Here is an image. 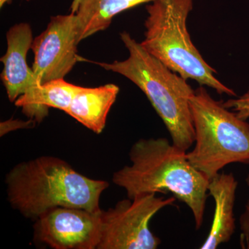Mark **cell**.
I'll list each match as a JSON object with an SVG mask.
<instances>
[{
    "label": "cell",
    "instance_id": "1",
    "mask_svg": "<svg viewBox=\"0 0 249 249\" xmlns=\"http://www.w3.org/2000/svg\"><path fill=\"white\" fill-rule=\"evenodd\" d=\"M132 165L114 173L113 183L127 198L143 193H171L191 209L199 230L204 222L210 179L190 163L187 151L165 138L140 139L129 153Z\"/></svg>",
    "mask_w": 249,
    "mask_h": 249
},
{
    "label": "cell",
    "instance_id": "2",
    "mask_svg": "<svg viewBox=\"0 0 249 249\" xmlns=\"http://www.w3.org/2000/svg\"><path fill=\"white\" fill-rule=\"evenodd\" d=\"M7 196L14 209L37 219L58 207L101 213L100 197L109 183L82 175L57 157H37L18 163L6 175Z\"/></svg>",
    "mask_w": 249,
    "mask_h": 249
},
{
    "label": "cell",
    "instance_id": "3",
    "mask_svg": "<svg viewBox=\"0 0 249 249\" xmlns=\"http://www.w3.org/2000/svg\"><path fill=\"white\" fill-rule=\"evenodd\" d=\"M120 36L128 50V58L111 63H95L139 87L163 121L174 145L188 151L196 140L190 104L195 90L187 80L147 52L128 33L124 31Z\"/></svg>",
    "mask_w": 249,
    "mask_h": 249
},
{
    "label": "cell",
    "instance_id": "4",
    "mask_svg": "<svg viewBox=\"0 0 249 249\" xmlns=\"http://www.w3.org/2000/svg\"><path fill=\"white\" fill-rule=\"evenodd\" d=\"M193 0H156L146 7L143 48L163 65L184 78L194 80L219 94L236 96L235 91L214 76L215 70L192 42L187 19Z\"/></svg>",
    "mask_w": 249,
    "mask_h": 249
},
{
    "label": "cell",
    "instance_id": "5",
    "mask_svg": "<svg viewBox=\"0 0 249 249\" xmlns=\"http://www.w3.org/2000/svg\"><path fill=\"white\" fill-rule=\"evenodd\" d=\"M195 146L187 157L210 180L231 163L249 164V124L215 101L204 87L190 100Z\"/></svg>",
    "mask_w": 249,
    "mask_h": 249
},
{
    "label": "cell",
    "instance_id": "6",
    "mask_svg": "<svg viewBox=\"0 0 249 249\" xmlns=\"http://www.w3.org/2000/svg\"><path fill=\"white\" fill-rule=\"evenodd\" d=\"M176 198L159 197L143 193L119 201L101 211V239L97 249H155L160 241L150 231V220L163 208L175 204Z\"/></svg>",
    "mask_w": 249,
    "mask_h": 249
},
{
    "label": "cell",
    "instance_id": "7",
    "mask_svg": "<svg viewBox=\"0 0 249 249\" xmlns=\"http://www.w3.org/2000/svg\"><path fill=\"white\" fill-rule=\"evenodd\" d=\"M76 15L51 18L45 31L33 41L32 70L38 85L63 79L80 60L77 54Z\"/></svg>",
    "mask_w": 249,
    "mask_h": 249
},
{
    "label": "cell",
    "instance_id": "8",
    "mask_svg": "<svg viewBox=\"0 0 249 249\" xmlns=\"http://www.w3.org/2000/svg\"><path fill=\"white\" fill-rule=\"evenodd\" d=\"M101 213L58 207L36 219L34 237L54 249H97L101 239Z\"/></svg>",
    "mask_w": 249,
    "mask_h": 249
},
{
    "label": "cell",
    "instance_id": "9",
    "mask_svg": "<svg viewBox=\"0 0 249 249\" xmlns=\"http://www.w3.org/2000/svg\"><path fill=\"white\" fill-rule=\"evenodd\" d=\"M7 49L1 58L4 65L1 78L11 102L37 86L32 69L27 64L28 52L31 49L33 32L28 23H19L6 34Z\"/></svg>",
    "mask_w": 249,
    "mask_h": 249
},
{
    "label": "cell",
    "instance_id": "10",
    "mask_svg": "<svg viewBox=\"0 0 249 249\" xmlns=\"http://www.w3.org/2000/svg\"><path fill=\"white\" fill-rule=\"evenodd\" d=\"M237 186L232 173H219L210 180L208 192L215 208L211 231L201 249H215L231 239L236 227L233 210Z\"/></svg>",
    "mask_w": 249,
    "mask_h": 249
},
{
    "label": "cell",
    "instance_id": "11",
    "mask_svg": "<svg viewBox=\"0 0 249 249\" xmlns=\"http://www.w3.org/2000/svg\"><path fill=\"white\" fill-rule=\"evenodd\" d=\"M119 93V88L114 84L94 88L79 86L65 113L94 133L101 134Z\"/></svg>",
    "mask_w": 249,
    "mask_h": 249
},
{
    "label": "cell",
    "instance_id": "12",
    "mask_svg": "<svg viewBox=\"0 0 249 249\" xmlns=\"http://www.w3.org/2000/svg\"><path fill=\"white\" fill-rule=\"evenodd\" d=\"M78 88L64 78L50 80L31 88L14 103L31 120L40 122L48 114L49 108L66 112Z\"/></svg>",
    "mask_w": 249,
    "mask_h": 249
},
{
    "label": "cell",
    "instance_id": "13",
    "mask_svg": "<svg viewBox=\"0 0 249 249\" xmlns=\"http://www.w3.org/2000/svg\"><path fill=\"white\" fill-rule=\"evenodd\" d=\"M156 0H82L76 14L78 44L107 29L113 18L126 10Z\"/></svg>",
    "mask_w": 249,
    "mask_h": 249
},
{
    "label": "cell",
    "instance_id": "14",
    "mask_svg": "<svg viewBox=\"0 0 249 249\" xmlns=\"http://www.w3.org/2000/svg\"><path fill=\"white\" fill-rule=\"evenodd\" d=\"M223 104L227 109H232L240 119L247 121L249 119V89L242 96L228 100Z\"/></svg>",
    "mask_w": 249,
    "mask_h": 249
},
{
    "label": "cell",
    "instance_id": "15",
    "mask_svg": "<svg viewBox=\"0 0 249 249\" xmlns=\"http://www.w3.org/2000/svg\"><path fill=\"white\" fill-rule=\"evenodd\" d=\"M239 222L242 235L249 240V200L246 204L245 211L240 215Z\"/></svg>",
    "mask_w": 249,
    "mask_h": 249
},
{
    "label": "cell",
    "instance_id": "16",
    "mask_svg": "<svg viewBox=\"0 0 249 249\" xmlns=\"http://www.w3.org/2000/svg\"><path fill=\"white\" fill-rule=\"evenodd\" d=\"M82 0H73L71 8H70V11L71 14H76L78 9H79V6L80 3H81Z\"/></svg>",
    "mask_w": 249,
    "mask_h": 249
},
{
    "label": "cell",
    "instance_id": "17",
    "mask_svg": "<svg viewBox=\"0 0 249 249\" xmlns=\"http://www.w3.org/2000/svg\"><path fill=\"white\" fill-rule=\"evenodd\" d=\"M10 1H11V0H0V7L2 8L5 4L9 2ZM26 1H31V0H26Z\"/></svg>",
    "mask_w": 249,
    "mask_h": 249
},
{
    "label": "cell",
    "instance_id": "18",
    "mask_svg": "<svg viewBox=\"0 0 249 249\" xmlns=\"http://www.w3.org/2000/svg\"><path fill=\"white\" fill-rule=\"evenodd\" d=\"M246 183H247V186H248L249 188V174L248 176L247 177V178H246Z\"/></svg>",
    "mask_w": 249,
    "mask_h": 249
}]
</instances>
